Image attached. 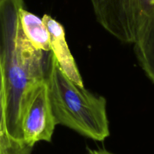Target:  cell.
Listing matches in <instances>:
<instances>
[{"label":"cell","instance_id":"cell-1","mask_svg":"<svg viewBox=\"0 0 154 154\" xmlns=\"http://www.w3.org/2000/svg\"><path fill=\"white\" fill-rule=\"evenodd\" d=\"M24 8V0H0V60L5 80L8 129L14 139L26 143L22 133L26 97L33 85L46 79L51 52L37 50L26 37L20 21Z\"/></svg>","mask_w":154,"mask_h":154},{"label":"cell","instance_id":"cell-2","mask_svg":"<svg viewBox=\"0 0 154 154\" xmlns=\"http://www.w3.org/2000/svg\"><path fill=\"white\" fill-rule=\"evenodd\" d=\"M46 82L57 125L97 141L109 137L106 99L70 79L60 69L51 51Z\"/></svg>","mask_w":154,"mask_h":154},{"label":"cell","instance_id":"cell-3","mask_svg":"<svg viewBox=\"0 0 154 154\" xmlns=\"http://www.w3.org/2000/svg\"><path fill=\"white\" fill-rule=\"evenodd\" d=\"M99 24L118 40L135 44L154 19V0H90Z\"/></svg>","mask_w":154,"mask_h":154},{"label":"cell","instance_id":"cell-4","mask_svg":"<svg viewBox=\"0 0 154 154\" xmlns=\"http://www.w3.org/2000/svg\"><path fill=\"white\" fill-rule=\"evenodd\" d=\"M57 125L45 79L33 85L26 97L22 116L24 141L32 148L39 141L51 142Z\"/></svg>","mask_w":154,"mask_h":154},{"label":"cell","instance_id":"cell-5","mask_svg":"<svg viewBox=\"0 0 154 154\" xmlns=\"http://www.w3.org/2000/svg\"><path fill=\"white\" fill-rule=\"evenodd\" d=\"M42 18L50 33L51 51L58 62L60 69L72 81L84 86L79 69L66 42L64 27L50 15L45 14Z\"/></svg>","mask_w":154,"mask_h":154},{"label":"cell","instance_id":"cell-6","mask_svg":"<svg viewBox=\"0 0 154 154\" xmlns=\"http://www.w3.org/2000/svg\"><path fill=\"white\" fill-rule=\"evenodd\" d=\"M7 96L4 72L0 60V154H32V147L11 136L7 124Z\"/></svg>","mask_w":154,"mask_h":154},{"label":"cell","instance_id":"cell-7","mask_svg":"<svg viewBox=\"0 0 154 154\" xmlns=\"http://www.w3.org/2000/svg\"><path fill=\"white\" fill-rule=\"evenodd\" d=\"M20 21L23 31L31 45L37 50L50 52L51 38L43 18L24 8L20 13Z\"/></svg>","mask_w":154,"mask_h":154},{"label":"cell","instance_id":"cell-8","mask_svg":"<svg viewBox=\"0 0 154 154\" xmlns=\"http://www.w3.org/2000/svg\"><path fill=\"white\" fill-rule=\"evenodd\" d=\"M134 50L141 68L154 83V19L134 44Z\"/></svg>","mask_w":154,"mask_h":154},{"label":"cell","instance_id":"cell-9","mask_svg":"<svg viewBox=\"0 0 154 154\" xmlns=\"http://www.w3.org/2000/svg\"><path fill=\"white\" fill-rule=\"evenodd\" d=\"M87 154H115L105 149H87Z\"/></svg>","mask_w":154,"mask_h":154}]
</instances>
